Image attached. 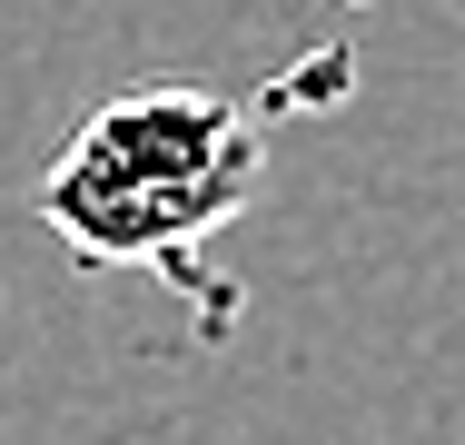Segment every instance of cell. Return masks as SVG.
Here are the masks:
<instances>
[{
	"label": "cell",
	"mask_w": 465,
	"mask_h": 445,
	"mask_svg": "<svg viewBox=\"0 0 465 445\" xmlns=\"http://www.w3.org/2000/svg\"><path fill=\"white\" fill-rule=\"evenodd\" d=\"M268 178L258 119L208 80H139L99 99L40 178V218L90 267H169L208 248Z\"/></svg>",
	"instance_id": "1"
}]
</instances>
